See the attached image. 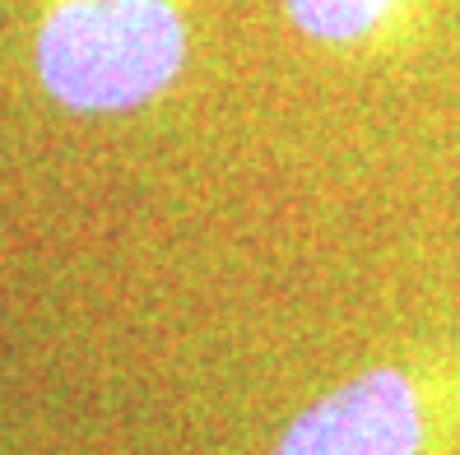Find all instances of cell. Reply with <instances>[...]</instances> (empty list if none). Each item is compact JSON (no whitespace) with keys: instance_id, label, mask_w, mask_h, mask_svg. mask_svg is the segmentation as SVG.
Here are the masks:
<instances>
[{"instance_id":"2","label":"cell","mask_w":460,"mask_h":455,"mask_svg":"<svg viewBox=\"0 0 460 455\" xmlns=\"http://www.w3.org/2000/svg\"><path fill=\"white\" fill-rule=\"evenodd\" d=\"M423 405L404 372L376 367L303 409L275 455H419Z\"/></svg>"},{"instance_id":"1","label":"cell","mask_w":460,"mask_h":455,"mask_svg":"<svg viewBox=\"0 0 460 455\" xmlns=\"http://www.w3.org/2000/svg\"><path fill=\"white\" fill-rule=\"evenodd\" d=\"M186 66L172 0H61L38 33V74L75 112H126L164 93Z\"/></svg>"},{"instance_id":"3","label":"cell","mask_w":460,"mask_h":455,"mask_svg":"<svg viewBox=\"0 0 460 455\" xmlns=\"http://www.w3.org/2000/svg\"><path fill=\"white\" fill-rule=\"evenodd\" d=\"M400 0H284L297 33L312 42H363L395 14Z\"/></svg>"}]
</instances>
